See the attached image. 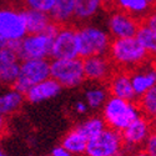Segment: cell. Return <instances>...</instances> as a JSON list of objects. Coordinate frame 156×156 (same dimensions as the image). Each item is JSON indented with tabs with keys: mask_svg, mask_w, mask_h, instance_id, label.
I'll return each instance as SVG.
<instances>
[{
	"mask_svg": "<svg viewBox=\"0 0 156 156\" xmlns=\"http://www.w3.org/2000/svg\"><path fill=\"white\" fill-rule=\"evenodd\" d=\"M151 54L142 48L135 36L116 37L110 41L108 58L115 69L131 71L151 60Z\"/></svg>",
	"mask_w": 156,
	"mask_h": 156,
	"instance_id": "1",
	"label": "cell"
},
{
	"mask_svg": "<svg viewBox=\"0 0 156 156\" xmlns=\"http://www.w3.org/2000/svg\"><path fill=\"white\" fill-rule=\"evenodd\" d=\"M102 120L106 127L116 131L124 130L130 122L141 115L139 105L135 101L125 100L116 96H109L102 105Z\"/></svg>",
	"mask_w": 156,
	"mask_h": 156,
	"instance_id": "2",
	"label": "cell"
},
{
	"mask_svg": "<svg viewBox=\"0 0 156 156\" xmlns=\"http://www.w3.org/2000/svg\"><path fill=\"white\" fill-rule=\"evenodd\" d=\"M76 36L79 58L84 59L94 55H108L111 36L102 28L86 24L76 28Z\"/></svg>",
	"mask_w": 156,
	"mask_h": 156,
	"instance_id": "3",
	"label": "cell"
},
{
	"mask_svg": "<svg viewBox=\"0 0 156 156\" xmlns=\"http://www.w3.org/2000/svg\"><path fill=\"white\" fill-rule=\"evenodd\" d=\"M50 77L60 84L61 87L80 86L85 80L83 59H54L50 62Z\"/></svg>",
	"mask_w": 156,
	"mask_h": 156,
	"instance_id": "4",
	"label": "cell"
},
{
	"mask_svg": "<svg viewBox=\"0 0 156 156\" xmlns=\"http://www.w3.org/2000/svg\"><path fill=\"white\" fill-rule=\"evenodd\" d=\"M50 77V62L48 59H24L20 64V71L12 89L25 94L28 89Z\"/></svg>",
	"mask_w": 156,
	"mask_h": 156,
	"instance_id": "5",
	"label": "cell"
},
{
	"mask_svg": "<svg viewBox=\"0 0 156 156\" xmlns=\"http://www.w3.org/2000/svg\"><path fill=\"white\" fill-rule=\"evenodd\" d=\"M121 150V134L110 127H105L101 133L87 140L84 154L86 156H115Z\"/></svg>",
	"mask_w": 156,
	"mask_h": 156,
	"instance_id": "6",
	"label": "cell"
},
{
	"mask_svg": "<svg viewBox=\"0 0 156 156\" xmlns=\"http://www.w3.org/2000/svg\"><path fill=\"white\" fill-rule=\"evenodd\" d=\"M154 121L144 115H140L134 121L130 122L124 130H121L122 149L131 154L144 145L146 139L154 133Z\"/></svg>",
	"mask_w": 156,
	"mask_h": 156,
	"instance_id": "7",
	"label": "cell"
},
{
	"mask_svg": "<svg viewBox=\"0 0 156 156\" xmlns=\"http://www.w3.org/2000/svg\"><path fill=\"white\" fill-rule=\"evenodd\" d=\"M50 56L53 59H73L79 58L77 50L76 28L73 25H61L53 37Z\"/></svg>",
	"mask_w": 156,
	"mask_h": 156,
	"instance_id": "8",
	"label": "cell"
},
{
	"mask_svg": "<svg viewBox=\"0 0 156 156\" xmlns=\"http://www.w3.org/2000/svg\"><path fill=\"white\" fill-rule=\"evenodd\" d=\"M53 37L45 33L27 34L20 40V59H48L51 53Z\"/></svg>",
	"mask_w": 156,
	"mask_h": 156,
	"instance_id": "9",
	"label": "cell"
},
{
	"mask_svg": "<svg viewBox=\"0 0 156 156\" xmlns=\"http://www.w3.org/2000/svg\"><path fill=\"white\" fill-rule=\"evenodd\" d=\"M27 34L21 10L0 8V35L9 41H15L21 40Z\"/></svg>",
	"mask_w": 156,
	"mask_h": 156,
	"instance_id": "10",
	"label": "cell"
},
{
	"mask_svg": "<svg viewBox=\"0 0 156 156\" xmlns=\"http://www.w3.org/2000/svg\"><path fill=\"white\" fill-rule=\"evenodd\" d=\"M139 24L140 20L135 16L114 8L108 19V33L114 39L130 37L135 35Z\"/></svg>",
	"mask_w": 156,
	"mask_h": 156,
	"instance_id": "11",
	"label": "cell"
},
{
	"mask_svg": "<svg viewBox=\"0 0 156 156\" xmlns=\"http://www.w3.org/2000/svg\"><path fill=\"white\" fill-rule=\"evenodd\" d=\"M85 79L91 83H106L115 68L108 55H94L83 59Z\"/></svg>",
	"mask_w": 156,
	"mask_h": 156,
	"instance_id": "12",
	"label": "cell"
},
{
	"mask_svg": "<svg viewBox=\"0 0 156 156\" xmlns=\"http://www.w3.org/2000/svg\"><path fill=\"white\" fill-rule=\"evenodd\" d=\"M131 86L134 90L135 98L139 99L150 89L155 87L156 84V71L154 66V61H147L146 64L130 71Z\"/></svg>",
	"mask_w": 156,
	"mask_h": 156,
	"instance_id": "13",
	"label": "cell"
},
{
	"mask_svg": "<svg viewBox=\"0 0 156 156\" xmlns=\"http://www.w3.org/2000/svg\"><path fill=\"white\" fill-rule=\"evenodd\" d=\"M108 91L111 96H116L125 100L135 101V94L131 86V79H130V71L115 69L114 73L106 81Z\"/></svg>",
	"mask_w": 156,
	"mask_h": 156,
	"instance_id": "14",
	"label": "cell"
},
{
	"mask_svg": "<svg viewBox=\"0 0 156 156\" xmlns=\"http://www.w3.org/2000/svg\"><path fill=\"white\" fill-rule=\"evenodd\" d=\"M60 91H61L60 84H58L51 77H48V79L30 86L28 91L24 94V98L31 104H37L58 96Z\"/></svg>",
	"mask_w": 156,
	"mask_h": 156,
	"instance_id": "15",
	"label": "cell"
},
{
	"mask_svg": "<svg viewBox=\"0 0 156 156\" xmlns=\"http://www.w3.org/2000/svg\"><path fill=\"white\" fill-rule=\"evenodd\" d=\"M155 0H114L112 8L122 10L127 14L142 20L152 11Z\"/></svg>",
	"mask_w": 156,
	"mask_h": 156,
	"instance_id": "16",
	"label": "cell"
},
{
	"mask_svg": "<svg viewBox=\"0 0 156 156\" xmlns=\"http://www.w3.org/2000/svg\"><path fill=\"white\" fill-rule=\"evenodd\" d=\"M21 14L24 18L25 28H27L28 34L45 33V30L48 29L50 23L53 21L50 19L49 14H46V12H41V11L28 9V8L21 10Z\"/></svg>",
	"mask_w": 156,
	"mask_h": 156,
	"instance_id": "17",
	"label": "cell"
},
{
	"mask_svg": "<svg viewBox=\"0 0 156 156\" xmlns=\"http://www.w3.org/2000/svg\"><path fill=\"white\" fill-rule=\"evenodd\" d=\"M75 0H55L49 16L58 25H69L74 20Z\"/></svg>",
	"mask_w": 156,
	"mask_h": 156,
	"instance_id": "18",
	"label": "cell"
},
{
	"mask_svg": "<svg viewBox=\"0 0 156 156\" xmlns=\"http://www.w3.org/2000/svg\"><path fill=\"white\" fill-rule=\"evenodd\" d=\"M24 94L10 89L0 94V114L3 116H9L16 114L24 104Z\"/></svg>",
	"mask_w": 156,
	"mask_h": 156,
	"instance_id": "19",
	"label": "cell"
},
{
	"mask_svg": "<svg viewBox=\"0 0 156 156\" xmlns=\"http://www.w3.org/2000/svg\"><path fill=\"white\" fill-rule=\"evenodd\" d=\"M102 5V0H75L74 20L77 23L89 21L100 11Z\"/></svg>",
	"mask_w": 156,
	"mask_h": 156,
	"instance_id": "20",
	"label": "cell"
},
{
	"mask_svg": "<svg viewBox=\"0 0 156 156\" xmlns=\"http://www.w3.org/2000/svg\"><path fill=\"white\" fill-rule=\"evenodd\" d=\"M134 36L149 54H151L152 56L155 55L156 53V29L155 28H151L144 20H140V24Z\"/></svg>",
	"mask_w": 156,
	"mask_h": 156,
	"instance_id": "21",
	"label": "cell"
},
{
	"mask_svg": "<svg viewBox=\"0 0 156 156\" xmlns=\"http://www.w3.org/2000/svg\"><path fill=\"white\" fill-rule=\"evenodd\" d=\"M109 95L110 94L106 86L101 85V83H94V85L89 86L85 90V102L89 106V109L98 110L102 108Z\"/></svg>",
	"mask_w": 156,
	"mask_h": 156,
	"instance_id": "22",
	"label": "cell"
},
{
	"mask_svg": "<svg viewBox=\"0 0 156 156\" xmlns=\"http://www.w3.org/2000/svg\"><path fill=\"white\" fill-rule=\"evenodd\" d=\"M86 142L87 140L76 129H73L64 136L61 141V146L66 149L71 155H83L85 152Z\"/></svg>",
	"mask_w": 156,
	"mask_h": 156,
	"instance_id": "23",
	"label": "cell"
},
{
	"mask_svg": "<svg viewBox=\"0 0 156 156\" xmlns=\"http://www.w3.org/2000/svg\"><path fill=\"white\" fill-rule=\"evenodd\" d=\"M105 127H106V125H105V122H104L102 118H99V116H91V118H87L86 120L81 121L75 129L86 140H89V139L94 137L95 135H98L99 133H101Z\"/></svg>",
	"mask_w": 156,
	"mask_h": 156,
	"instance_id": "24",
	"label": "cell"
},
{
	"mask_svg": "<svg viewBox=\"0 0 156 156\" xmlns=\"http://www.w3.org/2000/svg\"><path fill=\"white\" fill-rule=\"evenodd\" d=\"M139 109L141 115L146 116L150 120H154L156 116V89L152 87L144 95L139 98Z\"/></svg>",
	"mask_w": 156,
	"mask_h": 156,
	"instance_id": "25",
	"label": "cell"
},
{
	"mask_svg": "<svg viewBox=\"0 0 156 156\" xmlns=\"http://www.w3.org/2000/svg\"><path fill=\"white\" fill-rule=\"evenodd\" d=\"M19 71H20V64L18 60L0 65V83L4 85L12 86V84L16 81L19 76Z\"/></svg>",
	"mask_w": 156,
	"mask_h": 156,
	"instance_id": "26",
	"label": "cell"
},
{
	"mask_svg": "<svg viewBox=\"0 0 156 156\" xmlns=\"http://www.w3.org/2000/svg\"><path fill=\"white\" fill-rule=\"evenodd\" d=\"M54 3H55V0H24V4L28 9L46 12V14L50 12Z\"/></svg>",
	"mask_w": 156,
	"mask_h": 156,
	"instance_id": "27",
	"label": "cell"
},
{
	"mask_svg": "<svg viewBox=\"0 0 156 156\" xmlns=\"http://www.w3.org/2000/svg\"><path fill=\"white\" fill-rule=\"evenodd\" d=\"M19 56L16 55L15 51H12L10 48H0V65L8 64L11 61H16Z\"/></svg>",
	"mask_w": 156,
	"mask_h": 156,
	"instance_id": "28",
	"label": "cell"
},
{
	"mask_svg": "<svg viewBox=\"0 0 156 156\" xmlns=\"http://www.w3.org/2000/svg\"><path fill=\"white\" fill-rule=\"evenodd\" d=\"M144 146H145V151L150 156H156V135H155V133L150 134V136L144 142Z\"/></svg>",
	"mask_w": 156,
	"mask_h": 156,
	"instance_id": "29",
	"label": "cell"
},
{
	"mask_svg": "<svg viewBox=\"0 0 156 156\" xmlns=\"http://www.w3.org/2000/svg\"><path fill=\"white\" fill-rule=\"evenodd\" d=\"M75 111L76 114H79V115H84L89 111V106L86 105V102L85 101H77L75 104Z\"/></svg>",
	"mask_w": 156,
	"mask_h": 156,
	"instance_id": "30",
	"label": "cell"
},
{
	"mask_svg": "<svg viewBox=\"0 0 156 156\" xmlns=\"http://www.w3.org/2000/svg\"><path fill=\"white\" fill-rule=\"evenodd\" d=\"M51 156H73L66 149H64L61 145L60 146H56L51 151Z\"/></svg>",
	"mask_w": 156,
	"mask_h": 156,
	"instance_id": "31",
	"label": "cell"
},
{
	"mask_svg": "<svg viewBox=\"0 0 156 156\" xmlns=\"http://www.w3.org/2000/svg\"><path fill=\"white\" fill-rule=\"evenodd\" d=\"M5 131H6V120H5V116L0 114V136L4 135Z\"/></svg>",
	"mask_w": 156,
	"mask_h": 156,
	"instance_id": "32",
	"label": "cell"
},
{
	"mask_svg": "<svg viewBox=\"0 0 156 156\" xmlns=\"http://www.w3.org/2000/svg\"><path fill=\"white\" fill-rule=\"evenodd\" d=\"M131 156H150V155L145 150H136V151H134V154Z\"/></svg>",
	"mask_w": 156,
	"mask_h": 156,
	"instance_id": "33",
	"label": "cell"
},
{
	"mask_svg": "<svg viewBox=\"0 0 156 156\" xmlns=\"http://www.w3.org/2000/svg\"><path fill=\"white\" fill-rule=\"evenodd\" d=\"M8 44H9V40H6L4 36L0 35V48H6Z\"/></svg>",
	"mask_w": 156,
	"mask_h": 156,
	"instance_id": "34",
	"label": "cell"
},
{
	"mask_svg": "<svg viewBox=\"0 0 156 156\" xmlns=\"http://www.w3.org/2000/svg\"><path fill=\"white\" fill-rule=\"evenodd\" d=\"M115 156H130V154H129V152H127L126 150H124V149H122L121 151H119V152L116 154Z\"/></svg>",
	"mask_w": 156,
	"mask_h": 156,
	"instance_id": "35",
	"label": "cell"
},
{
	"mask_svg": "<svg viewBox=\"0 0 156 156\" xmlns=\"http://www.w3.org/2000/svg\"><path fill=\"white\" fill-rule=\"evenodd\" d=\"M102 2H104V4H106V5H112V2H114V0H102Z\"/></svg>",
	"mask_w": 156,
	"mask_h": 156,
	"instance_id": "36",
	"label": "cell"
},
{
	"mask_svg": "<svg viewBox=\"0 0 156 156\" xmlns=\"http://www.w3.org/2000/svg\"><path fill=\"white\" fill-rule=\"evenodd\" d=\"M0 156H8V155L5 154V151L3 150V147H2V146H0Z\"/></svg>",
	"mask_w": 156,
	"mask_h": 156,
	"instance_id": "37",
	"label": "cell"
}]
</instances>
